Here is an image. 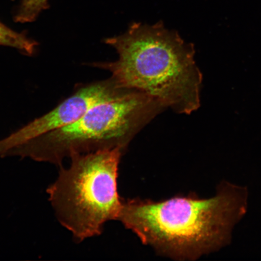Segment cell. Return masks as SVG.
<instances>
[{"instance_id":"obj_2","label":"cell","mask_w":261,"mask_h":261,"mask_svg":"<svg viewBox=\"0 0 261 261\" xmlns=\"http://www.w3.org/2000/svg\"><path fill=\"white\" fill-rule=\"evenodd\" d=\"M104 42L118 59L91 65L110 71L119 86L148 94L178 114L200 108L203 75L194 60V45L177 31L162 21L133 22L123 34Z\"/></svg>"},{"instance_id":"obj_1","label":"cell","mask_w":261,"mask_h":261,"mask_svg":"<svg viewBox=\"0 0 261 261\" xmlns=\"http://www.w3.org/2000/svg\"><path fill=\"white\" fill-rule=\"evenodd\" d=\"M247 189L224 182L214 197L123 200L117 221L162 256L194 260L229 242L246 213Z\"/></svg>"},{"instance_id":"obj_7","label":"cell","mask_w":261,"mask_h":261,"mask_svg":"<svg viewBox=\"0 0 261 261\" xmlns=\"http://www.w3.org/2000/svg\"><path fill=\"white\" fill-rule=\"evenodd\" d=\"M49 0H21L15 16L16 22L25 23L34 21L42 11L49 8Z\"/></svg>"},{"instance_id":"obj_3","label":"cell","mask_w":261,"mask_h":261,"mask_svg":"<svg viewBox=\"0 0 261 261\" xmlns=\"http://www.w3.org/2000/svg\"><path fill=\"white\" fill-rule=\"evenodd\" d=\"M166 109L159 100L134 90L96 104L76 121L16 147L6 156L62 166L76 154L114 149L125 152L137 135Z\"/></svg>"},{"instance_id":"obj_5","label":"cell","mask_w":261,"mask_h":261,"mask_svg":"<svg viewBox=\"0 0 261 261\" xmlns=\"http://www.w3.org/2000/svg\"><path fill=\"white\" fill-rule=\"evenodd\" d=\"M132 91L120 87L111 77L80 88L50 112L0 140V158H5L16 147L76 121L96 104L117 99Z\"/></svg>"},{"instance_id":"obj_4","label":"cell","mask_w":261,"mask_h":261,"mask_svg":"<svg viewBox=\"0 0 261 261\" xmlns=\"http://www.w3.org/2000/svg\"><path fill=\"white\" fill-rule=\"evenodd\" d=\"M125 152L102 150L71 156L47 189L57 219L76 242L100 236L104 224L117 220L122 205L117 188L119 166Z\"/></svg>"},{"instance_id":"obj_6","label":"cell","mask_w":261,"mask_h":261,"mask_svg":"<svg viewBox=\"0 0 261 261\" xmlns=\"http://www.w3.org/2000/svg\"><path fill=\"white\" fill-rule=\"evenodd\" d=\"M0 45L18 49L24 54L32 55L38 43L25 35L13 31L0 21Z\"/></svg>"}]
</instances>
